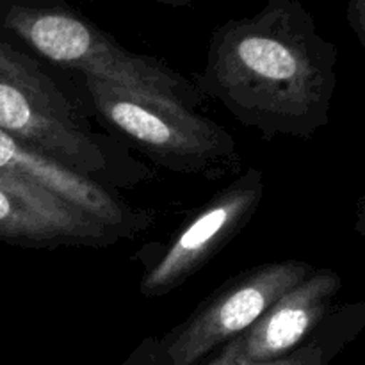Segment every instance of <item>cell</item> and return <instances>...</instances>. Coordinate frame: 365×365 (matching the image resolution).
<instances>
[{
    "instance_id": "cell-8",
    "label": "cell",
    "mask_w": 365,
    "mask_h": 365,
    "mask_svg": "<svg viewBox=\"0 0 365 365\" xmlns=\"http://www.w3.org/2000/svg\"><path fill=\"white\" fill-rule=\"evenodd\" d=\"M342 278L331 269H314L296 287L278 298L252 327L221 346L228 359L266 364L284 359L305 344L323 327Z\"/></svg>"
},
{
    "instance_id": "cell-9",
    "label": "cell",
    "mask_w": 365,
    "mask_h": 365,
    "mask_svg": "<svg viewBox=\"0 0 365 365\" xmlns=\"http://www.w3.org/2000/svg\"><path fill=\"white\" fill-rule=\"evenodd\" d=\"M0 175L39 185L64 202L78 207L107 227L138 234L152 223V216L132 209L109 191L102 182L78 175L52 159L34 152L13 135L0 130Z\"/></svg>"
},
{
    "instance_id": "cell-2",
    "label": "cell",
    "mask_w": 365,
    "mask_h": 365,
    "mask_svg": "<svg viewBox=\"0 0 365 365\" xmlns=\"http://www.w3.org/2000/svg\"><path fill=\"white\" fill-rule=\"evenodd\" d=\"M84 88L106 128L159 166L210 180L241 168L234 135L195 109L93 77Z\"/></svg>"
},
{
    "instance_id": "cell-6",
    "label": "cell",
    "mask_w": 365,
    "mask_h": 365,
    "mask_svg": "<svg viewBox=\"0 0 365 365\" xmlns=\"http://www.w3.org/2000/svg\"><path fill=\"white\" fill-rule=\"evenodd\" d=\"M264 191V171L252 168L216 192L196 210L163 257L146 271L139 285L141 294L163 298L184 285L250 223L262 202Z\"/></svg>"
},
{
    "instance_id": "cell-5",
    "label": "cell",
    "mask_w": 365,
    "mask_h": 365,
    "mask_svg": "<svg viewBox=\"0 0 365 365\" xmlns=\"http://www.w3.org/2000/svg\"><path fill=\"white\" fill-rule=\"evenodd\" d=\"M316 269L302 260L262 264L221 285L185 323L127 365H200L248 330L278 298Z\"/></svg>"
},
{
    "instance_id": "cell-1",
    "label": "cell",
    "mask_w": 365,
    "mask_h": 365,
    "mask_svg": "<svg viewBox=\"0 0 365 365\" xmlns=\"http://www.w3.org/2000/svg\"><path fill=\"white\" fill-rule=\"evenodd\" d=\"M192 84L264 139H310L330 123L337 48L298 2L269 0L214 32Z\"/></svg>"
},
{
    "instance_id": "cell-7",
    "label": "cell",
    "mask_w": 365,
    "mask_h": 365,
    "mask_svg": "<svg viewBox=\"0 0 365 365\" xmlns=\"http://www.w3.org/2000/svg\"><path fill=\"white\" fill-rule=\"evenodd\" d=\"M127 235L53 192L0 175V241L21 248H103Z\"/></svg>"
},
{
    "instance_id": "cell-4",
    "label": "cell",
    "mask_w": 365,
    "mask_h": 365,
    "mask_svg": "<svg viewBox=\"0 0 365 365\" xmlns=\"http://www.w3.org/2000/svg\"><path fill=\"white\" fill-rule=\"evenodd\" d=\"M0 130L78 175L109 178L113 152L38 61L0 39Z\"/></svg>"
},
{
    "instance_id": "cell-11",
    "label": "cell",
    "mask_w": 365,
    "mask_h": 365,
    "mask_svg": "<svg viewBox=\"0 0 365 365\" xmlns=\"http://www.w3.org/2000/svg\"><path fill=\"white\" fill-rule=\"evenodd\" d=\"M365 0H351L349 2V24L359 36L360 43H365Z\"/></svg>"
},
{
    "instance_id": "cell-3",
    "label": "cell",
    "mask_w": 365,
    "mask_h": 365,
    "mask_svg": "<svg viewBox=\"0 0 365 365\" xmlns=\"http://www.w3.org/2000/svg\"><path fill=\"white\" fill-rule=\"evenodd\" d=\"M2 27L50 63L81 71L82 77L171 100L195 110L202 103L192 81L153 57L123 48L96 25L70 11L13 4L4 13Z\"/></svg>"
},
{
    "instance_id": "cell-10",
    "label": "cell",
    "mask_w": 365,
    "mask_h": 365,
    "mask_svg": "<svg viewBox=\"0 0 365 365\" xmlns=\"http://www.w3.org/2000/svg\"><path fill=\"white\" fill-rule=\"evenodd\" d=\"M342 348V342H339L337 337H317L312 335L309 341L303 346H299L298 349H294L292 353H289L284 359L273 360V362L266 364H242L235 362V360L228 359L223 351H217L209 362L203 365H328L331 362L335 355L339 353V349Z\"/></svg>"
}]
</instances>
